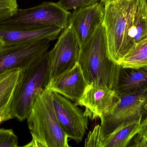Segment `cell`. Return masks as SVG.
<instances>
[{
    "mask_svg": "<svg viewBox=\"0 0 147 147\" xmlns=\"http://www.w3.org/2000/svg\"><path fill=\"white\" fill-rule=\"evenodd\" d=\"M100 125L95 127L92 132H90V135L86 141L85 146H99L100 138L99 135Z\"/></svg>",
    "mask_w": 147,
    "mask_h": 147,
    "instance_id": "obj_21",
    "label": "cell"
},
{
    "mask_svg": "<svg viewBox=\"0 0 147 147\" xmlns=\"http://www.w3.org/2000/svg\"><path fill=\"white\" fill-rule=\"evenodd\" d=\"M146 4L147 5V0H146Z\"/></svg>",
    "mask_w": 147,
    "mask_h": 147,
    "instance_id": "obj_26",
    "label": "cell"
},
{
    "mask_svg": "<svg viewBox=\"0 0 147 147\" xmlns=\"http://www.w3.org/2000/svg\"><path fill=\"white\" fill-rule=\"evenodd\" d=\"M26 120L32 140L24 146L70 147L69 138L58 121L49 87L37 95Z\"/></svg>",
    "mask_w": 147,
    "mask_h": 147,
    "instance_id": "obj_2",
    "label": "cell"
},
{
    "mask_svg": "<svg viewBox=\"0 0 147 147\" xmlns=\"http://www.w3.org/2000/svg\"><path fill=\"white\" fill-rule=\"evenodd\" d=\"M88 85L78 63L72 69L47 86L52 91L76 102L82 97Z\"/></svg>",
    "mask_w": 147,
    "mask_h": 147,
    "instance_id": "obj_12",
    "label": "cell"
},
{
    "mask_svg": "<svg viewBox=\"0 0 147 147\" xmlns=\"http://www.w3.org/2000/svg\"><path fill=\"white\" fill-rule=\"evenodd\" d=\"M119 97L110 112L100 119L99 145L101 141L117 128L146 112L144 108L147 103V90Z\"/></svg>",
    "mask_w": 147,
    "mask_h": 147,
    "instance_id": "obj_8",
    "label": "cell"
},
{
    "mask_svg": "<svg viewBox=\"0 0 147 147\" xmlns=\"http://www.w3.org/2000/svg\"><path fill=\"white\" fill-rule=\"evenodd\" d=\"M48 52L22 71L12 104L14 118L26 120L37 95L48 85Z\"/></svg>",
    "mask_w": 147,
    "mask_h": 147,
    "instance_id": "obj_4",
    "label": "cell"
},
{
    "mask_svg": "<svg viewBox=\"0 0 147 147\" xmlns=\"http://www.w3.org/2000/svg\"><path fill=\"white\" fill-rule=\"evenodd\" d=\"M54 109L58 121L68 138L77 143L82 141L87 129L88 118L75 104L52 91Z\"/></svg>",
    "mask_w": 147,
    "mask_h": 147,
    "instance_id": "obj_9",
    "label": "cell"
},
{
    "mask_svg": "<svg viewBox=\"0 0 147 147\" xmlns=\"http://www.w3.org/2000/svg\"><path fill=\"white\" fill-rule=\"evenodd\" d=\"M100 1H101V2L102 3H103L104 4L105 3L107 2H108V1H109V0H100Z\"/></svg>",
    "mask_w": 147,
    "mask_h": 147,
    "instance_id": "obj_24",
    "label": "cell"
},
{
    "mask_svg": "<svg viewBox=\"0 0 147 147\" xmlns=\"http://www.w3.org/2000/svg\"><path fill=\"white\" fill-rule=\"evenodd\" d=\"M105 6L97 3L71 14L68 25L71 26L80 47L92 37L98 28L103 23Z\"/></svg>",
    "mask_w": 147,
    "mask_h": 147,
    "instance_id": "obj_11",
    "label": "cell"
},
{
    "mask_svg": "<svg viewBox=\"0 0 147 147\" xmlns=\"http://www.w3.org/2000/svg\"><path fill=\"white\" fill-rule=\"evenodd\" d=\"M119 98L114 90L88 84L82 97L75 104L84 107L85 115L95 120L109 114Z\"/></svg>",
    "mask_w": 147,
    "mask_h": 147,
    "instance_id": "obj_10",
    "label": "cell"
},
{
    "mask_svg": "<svg viewBox=\"0 0 147 147\" xmlns=\"http://www.w3.org/2000/svg\"><path fill=\"white\" fill-rule=\"evenodd\" d=\"M78 63L88 84L115 90L121 66L110 58L103 24L98 28L90 40L80 47Z\"/></svg>",
    "mask_w": 147,
    "mask_h": 147,
    "instance_id": "obj_1",
    "label": "cell"
},
{
    "mask_svg": "<svg viewBox=\"0 0 147 147\" xmlns=\"http://www.w3.org/2000/svg\"><path fill=\"white\" fill-rule=\"evenodd\" d=\"M49 39L0 45V74L11 70H24L48 52Z\"/></svg>",
    "mask_w": 147,
    "mask_h": 147,
    "instance_id": "obj_7",
    "label": "cell"
},
{
    "mask_svg": "<svg viewBox=\"0 0 147 147\" xmlns=\"http://www.w3.org/2000/svg\"><path fill=\"white\" fill-rule=\"evenodd\" d=\"M147 90V66L139 68L121 66L115 91L118 96Z\"/></svg>",
    "mask_w": 147,
    "mask_h": 147,
    "instance_id": "obj_14",
    "label": "cell"
},
{
    "mask_svg": "<svg viewBox=\"0 0 147 147\" xmlns=\"http://www.w3.org/2000/svg\"><path fill=\"white\" fill-rule=\"evenodd\" d=\"M140 0H109L104 3L103 24L110 58L120 65L128 53L129 34Z\"/></svg>",
    "mask_w": 147,
    "mask_h": 147,
    "instance_id": "obj_3",
    "label": "cell"
},
{
    "mask_svg": "<svg viewBox=\"0 0 147 147\" xmlns=\"http://www.w3.org/2000/svg\"><path fill=\"white\" fill-rule=\"evenodd\" d=\"M18 144V137L12 129H0V147H16Z\"/></svg>",
    "mask_w": 147,
    "mask_h": 147,
    "instance_id": "obj_19",
    "label": "cell"
},
{
    "mask_svg": "<svg viewBox=\"0 0 147 147\" xmlns=\"http://www.w3.org/2000/svg\"><path fill=\"white\" fill-rule=\"evenodd\" d=\"M99 1L100 0H60L57 3L67 11H74L94 5Z\"/></svg>",
    "mask_w": 147,
    "mask_h": 147,
    "instance_id": "obj_18",
    "label": "cell"
},
{
    "mask_svg": "<svg viewBox=\"0 0 147 147\" xmlns=\"http://www.w3.org/2000/svg\"><path fill=\"white\" fill-rule=\"evenodd\" d=\"M80 51V45L77 37L72 28L68 25L54 47L48 52V85L78 64Z\"/></svg>",
    "mask_w": 147,
    "mask_h": 147,
    "instance_id": "obj_6",
    "label": "cell"
},
{
    "mask_svg": "<svg viewBox=\"0 0 147 147\" xmlns=\"http://www.w3.org/2000/svg\"><path fill=\"white\" fill-rule=\"evenodd\" d=\"M142 115H140L117 128L101 141L99 147H126L137 135L140 128Z\"/></svg>",
    "mask_w": 147,
    "mask_h": 147,
    "instance_id": "obj_15",
    "label": "cell"
},
{
    "mask_svg": "<svg viewBox=\"0 0 147 147\" xmlns=\"http://www.w3.org/2000/svg\"><path fill=\"white\" fill-rule=\"evenodd\" d=\"M134 145L132 146L133 147H147V139L140 140L135 141Z\"/></svg>",
    "mask_w": 147,
    "mask_h": 147,
    "instance_id": "obj_23",
    "label": "cell"
},
{
    "mask_svg": "<svg viewBox=\"0 0 147 147\" xmlns=\"http://www.w3.org/2000/svg\"><path fill=\"white\" fill-rule=\"evenodd\" d=\"M136 136L135 140L147 139V117L142 121L140 131Z\"/></svg>",
    "mask_w": 147,
    "mask_h": 147,
    "instance_id": "obj_22",
    "label": "cell"
},
{
    "mask_svg": "<svg viewBox=\"0 0 147 147\" xmlns=\"http://www.w3.org/2000/svg\"><path fill=\"white\" fill-rule=\"evenodd\" d=\"M144 108H145V110H146V111L147 112V103L146 104V105H145Z\"/></svg>",
    "mask_w": 147,
    "mask_h": 147,
    "instance_id": "obj_25",
    "label": "cell"
},
{
    "mask_svg": "<svg viewBox=\"0 0 147 147\" xmlns=\"http://www.w3.org/2000/svg\"><path fill=\"white\" fill-rule=\"evenodd\" d=\"M71 14L57 3L46 2L33 7L18 9L11 16L0 20V27L21 28L57 26L63 30L68 26Z\"/></svg>",
    "mask_w": 147,
    "mask_h": 147,
    "instance_id": "obj_5",
    "label": "cell"
},
{
    "mask_svg": "<svg viewBox=\"0 0 147 147\" xmlns=\"http://www.w3.org/2000/svg\"><path fill=\"white\" fill-rule=\"evenodd\" d=\"M63 29L57 26L38 28H8L0 27V45H9L43 39L52 41Z\"/></svg>",
    "mask_w": 147,
    "mask_h": 147,
    "instance_id": "obj_13",
    "label": "cell"
},
{
    "mask_svg": "<svg viewBox=\"0 0 147 147\" xmlns=\"http://www.w3.org/2000/svg\"><path fill=\"white\" fill-rule=\"evenodd\" d=\"M119 65L136 68L147 66V38L139 42L124 58Z\"/></svg>",
    "mask_w": 147,
    "mask_h": 147,
    "instance_id": "obj_17",
    "label": "cell"
},
{
    "mask_svg": "<svg viewBox=\"0 0 147 147\" xmlns=\"http://www.w3.org/2000/svg\"><path fill=\"white\" fill-rule=\"evenodd\" d=\"M22 71L16 69L0 74V114L12 113L13 98L22 77Z\"/></svg>",
    "mask_w": 147,
    "mask_h": 147,
    "instance_id": "obj_16",
    "label": "cell"
},
{
    "mask_svg": "<svg viewBox=\"0 0 147 147\" xmlns=\"http://www.w3.org/2000/svg\"><path fill=\"white\" fill-rule=\"evenodd\" d=\"M18 7L17 0H0V20L13 15Z\"/></svg>",
    "mask_w": 147,
    "mask_h": 147,
    "instance_id": "obj_20",
    "label": "cell"
}]
</instances>
